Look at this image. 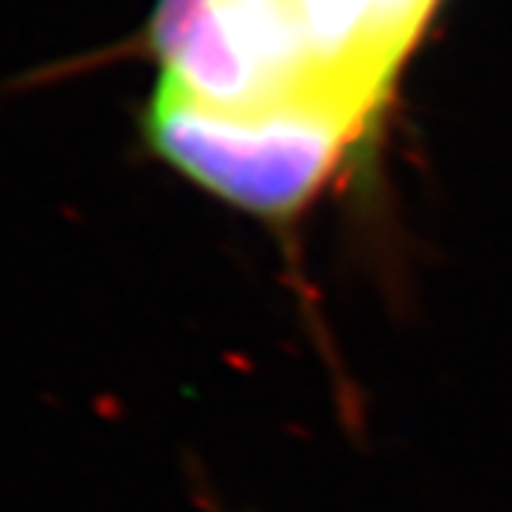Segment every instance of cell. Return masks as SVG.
<instances>
[{
    "mask_svg": "<svg viewBox=\"0 0 512 512\" xmlns=\"http://www.w3.org/2000/svg\"><path fill=\"white\" fill-rule=\"evenodd\" d=\"M145 130L173 167L244 210L287 216L334 173L364 124L334 112H219L158 84Z\"/></svg>",
    "mask_w": 512,
    "mask_h": 512,
    "instance_id": "obj_1",
    "label": "cell"
}]
</instances>
